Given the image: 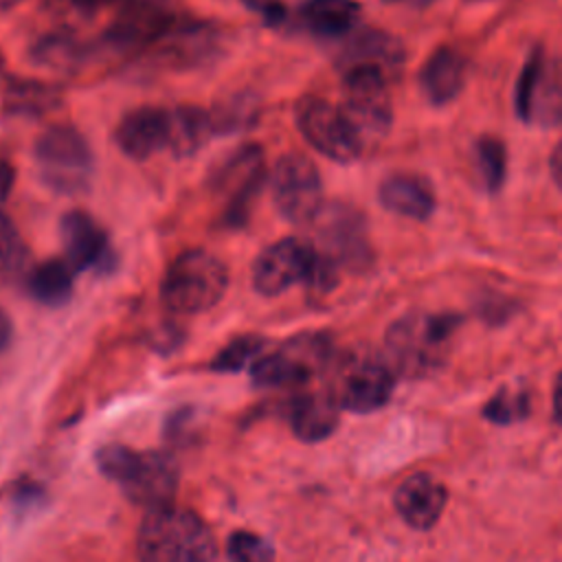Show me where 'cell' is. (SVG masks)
Returning <instances> with one entry per match:
<instances>
[{
    "label": "cell",
    "instance_id": "cell-7",
    "mask_svg": "<svg viewBox=\"0 0 562 562\" xmlns=\"http://www.w3.org/2000/svg\"><path fill=\"white\" fill-rule=\"evenodd\" d=\"M266 182V156L259 145H241L226 154L209 176V189L222 202V222L241 226Z\"/></svg>",
    "mask_w": 562,
    "mask_h": 562
},
{
    "label": "cell",
    "instance_id": "cell-2",
    "mask_svg": "<svg viewBox=\"0 0 562 562\" xmlns=\"http://www.w3.org/2000/svg\"><path fill=\"white\" fill-rule=\"evenodd\" d=\"M140 562H213L215 540L204 520L180 507L149 509L138 529Z\"/></svg>",
    "mask_w": 562,
    "mask_h": 562
},
{
    "label": "cell",
    "instance_id": "cell-31",
    "mask_svg": "<svg viewBox=\"0 0 562 562\" xmlns=\"http://www.w3.org/2000/svg\"><path fill=\"white\" fill-rule=\"evenodd\" d=\"M476 165L487 189H498L505 180L507 154L505 145L494 136H483L476 143Z\"/></svg>",
    "mask_w": 562,
    "mask_h": 562
},
{
    "label": "cell",
    "instance_id": "cell-16",
    "mask_svg": "<svg viewBox=\"0 0 562 562\" xmlns=\"http://www.w3.org/2000/svg\"><path fill=\"white\" fill-rule=\"evenodd\" d=\"M156 59L165 68H195L220 57L224 37L217 26L200 22H178L151 44Z\"/></svg>",
    "mask_w": 562,
    "mask_h": 562
},
{
    "label": "cell",
    "instance_id": "cell-3",
    "mask_svg": "<svg viewBox=\"0 0 562 562\" xmlns=\"http://www.w3.org/2000/svg\"><path fill=\"white\" fill-rule=\"evenodd\" d=\"M97 465L132 503L147 509L169 505L178 487V463L167 452H136L123 443H108L97 452Z\"/></svg>",
    "mask_w": 562,
    "mask_h": 562
},
{
    "label": "cell",
    "instance_id": "cell-10",
    "mask_svg": "<svg viewBox=\"0 0 562 562\" xmlns=\"http://www.w3.org/2000/svg\"><path fill=\"white\" fill-rule=\"evenodd\" d=\"M268 182L277 211L292 224H310L325 204L321 173L303 154L288 151L279 156Z\"/></svg>",
    "mask_w": 562,
    "mask_h": 562
},
{
    "label": "cell",
    "instance_id": "cell-19",
    "mask_svg": "<svg viewBox=\"0 0 562 562\" xmlns=\"http://www.w3.org/2000/svg\"><path fill=\"white\" fill-rule=\"evenodd\" d=\"M446 501V485L428 472H417L408 476L404 483H400L393 496L397 514L413 529H430L439 520Z\"/></svg>",
    "mask_w": 562,
    "mask_h": 562
},
{
    "label": "cell",
    "instance_id": "cell-1",
    "mask_svg": "<svg viewBox=\"0 0 562 562\" xmlns=\"http://www.w3.org/2000/svg\"><path fill=\"white\" fill-rule=\"evenodd\" d=\"M457 323L452 314H404L384 334V358L395 373L426 378L446 362Z\"/></svg>",
    "mask_w": 562,
    "mask_h": 562
},
{
    "label": "cell",
    "instance_id": "cell-41",
    "mask_svg": "<svg viewBox=\"0 0 562 562\" xmlns=\"http://www.w3.org/2000/svg\"><path fill=\"white\" fill-rule=\"evenodd\" d=\"M391 2H402V4H413V7H419V4H428L430 0H391Z\"/></svg>",
    "mask_w": 562,
    "mask_h": 562
},
{
    "label": "cell",
    "instance_id": "cell-12",
    "mask_svg": "<svg viewBox=\"0 0 562 562\" xmlns=\"http://www.w3.org/2000/svg\"><path fill=\"white\" fill-rule=\"evenodd\" d=\"M294 121L301 136L334 162H351L362 154V145L340 108L316 94H303L294 103Z\"/></svg>",
    "mask_w": 562,
    "mask_h": 562
},
{
    "label": "cell",
    "instance_id": "cell-25",
    "mask_svg": "<svg viewBox=\"0 0 562 562\" xmlns=\"http://www.w3.org/2000/svg\"><path fill=\"white\" fill-rule=\"evenodd\" d=\"M299 15L321 37H347L358 24L360 4L356 0H305Z\"/></svg>",
    "mask_w": 562,
    "mask_h": 562
},
{
    "label": "cell",
    "instance_id": "cell-23",
    "mask_svg": "<svg viewBox=\"0 0 562 562\" xmlns=\"http://www.w3.org/2000/svg\"><path fill=\"white\" fill-rule=\"evenodd\" d=\"M378 195L382 206L404 217L426 220L435 211V193L430 184L411 173L389 176L380 184Z\"/></svg>",
    "mask_w": 562,
    "mask_h": 562
},
{
    "label": "cell",
    "instance_id": "cell-8",
    "mask_svg": "<svg viewBox=\"0 0 562 562\" xmlns=\"http://www.w3.org/2000/svg\"><path fill=\"white\" fill-rule=\"evenodd\" d=\"M334 362L331 340L323 331H303L285 340L277 351L261 353L250 364L257 386H299L323 373Z\"/></svg>",
    "mask_w": 562,
    "mask_h": 562
},
{
    "label": "cell",
    "instance_id": "cell-26",
    "mask_svg": "<svg viewBox=\"0 0 562 562\" xmlns=\"http://www.w3.org/2000/svg\"><path fill=\"white\" fill-rule=\"evenodd\" d=\"M75 268L66 259H46L26 272L29 294L48 307L64 305L75 288Z\"/></svg>",
    "mask_w": 562,
    "mask_h": 562
},
{
    "label": "cell",
    "instance_id": "cell-13",
    "mask_svg": "<svg viewBox=\"0 0 562 562\" xmlns=\"http://www.w3.org/2000/svg\"><path fill=\"white\" fill-rule=\"evenodd\" d=\"M338 108L362 149L378 143L393 121L389 81L375 75H345Z\"/></svg>",
    "mask_w": 562,
    "mask_h": 562
},
{
    "label": "cell",
    "instance_id": "cell-11",
    "mask_svg": "<svg viewBox=\"0 0 562 562\" xmlns=\"http://www.w3.org/2000/svg\"><path fill=\"white\" fill-rule=\"evenodd\" d=\"M318 266V252L310 239L283 237L266 246L252 261L250 281L263 296H279L296 283L310 285Z\"/></svg>",
    "mask_w": 562,
    "mask_h": 562
},
{
    "label": "cell",
    "instance_id": "cell-30",
    "mask_svg": "<svg viewBox=\"0 0 562 562\" xmlns=\"http://www.w3.org/2000/svg\"><path fill=\"white\" fill-rule=\"evenodd\" d=\"M266 347V338L257 334H244L233 338L226 347L217 351V356L211 362V369L215 371H239L246 364H252Z\"/></svg>",
    "mask_w": 562,
    "mask_h": 562
},
{
    "label": "cell",
    "instance_id": "cell-22",
    "mask_svg": "<svg viewBox=\"0 0 562 562\" xmlns=\"http://www.w3.org/2000/svg\"><path fill=\"white\" fill-rule=\"evenodd\" d=\"M338 411L334 395L321 393H299L290 400V424L296 437L303 441H321L334 432L338 424Z\"/></svg>",
    "mask_w": 562,
    "mask_h": 562
},
{
    "label": "cell",
    "instance_id": "cell-20",
    "mask_svg": "<svg viewBox=\"0 0 562 562\" xmlns=\"http://www.w3.org/2000/svg\"><path fill=\"white\" fill-rule=\"evenodd\" d=\"M213 136L215 127L209 110L189 103L167 108V151L171 156L189 158Z\"/></svg>",
    "mask_w": 562,
    "mask_h": 562
},
{
    "label": "cell",
    "instance_id": "cell-29",
    "mask_svg": "<svg viewBox=\"0 0 562 562\" xmlns=\"http://www.w3.org/2000/svg\"><path fill=\"white\" fill-rule=\"evenodd\" d=\"M531 411L529 393L522 386H503L485 406L483 415L494 424H516Z\"/></svg>",
    "mask_w": 562,
    "mask_h": 562
},
{
    "label": "cell",
    "instance_id": "cell-28",
    "mask_svg": "<svg viewBox=\"0 0 562 562\" xmlns=\"http://www.w3.org/2000/svg\"><path fill=\"white\" fill-rule=\"evenodd\" d=\"M59 103V90L44 81L15 79L9 83L4 94V105L11 114L40 116Z\"/></svg>",
    "mask_w": 562,
    "mask_h": 562
},
{
    "label": "cell",
    "instance_id": "cell-33",
    "mask_svg": "<svg viewBox=\"0 0 562 562\" xmlns=\"http://www.w3.org/2000/svg\"><path fill=\"white\" fill-rule=\"evenodd\" d=\"M26 261V246L15 228V224L0 213V270L20 272Z\"/></svg>",
    "mask_w": 562,
    "mask_h": 562
},
{
    "label": "cell",
    "instance_id": "cell-36",
    "mask_svg": "<svg viewBox=\"0 0 562 562\" xmlns=\"http://www.w3.org/2000/svg\"><path fill=\"white\" fill-rule=\"evenodd\" d=\"M15 184V169L11 162L0 160V202H4L9 198V193L13 191Z\"/></svg>",
    "mask_w": 562,
    "mask_h": 562
},
{
    "label": "cell",
    "instance_id": "cell-27",
    "mask_svg": "<svg viewBox=\"0 0 562 562\" xmlns=\"http://www.w3.org/2000/svg\"><path fill=\"white\" fill-rule=\"evenodd\" d=\"M211 112L215 136L217 134H241L250 127L257 125L261 108H259V97L252 92H235L231 97L220 99Z\"/></svg>",
    "mask_w": 562,
    "mask_h": 562
},
{
    "label": "cell",
    "instance_id": "cell-32",
    "mask_svg": "<svg viewBox=\"0 0 562 562\" xmlns=\"http://www.w3.org/2000/svg\"><path fill=\"white\" fill-rule=\"evenodd\" d=\"M226 553L231 562H274L272 544L252 531H235L228 538Z\"/></svg>",
    "mask_w": 562,
    "mask_h": 562
},
{
    "label": "cell",
    "instance_id": "cell-4",
    "mask_svg": "<svg viewBox=\"0 0 562 562\" xmlns=\"http://www.w3.org/2000/svg\"><path fill=\"white\" fill-rule=\"evenodd\" d=\"M226 288V263L204 248H189L176 255L165 268L160 299L176 314H200L211 310L224 296Z\"/></svg>",
    "mask_w": 562,
    "mask_h": 562
},
{
    "label": "cell",
    "instance_id": "cell-21",
    "mask_svg": "<svg viewBox=\"0 0 562 562\" xmlns=\"http://www.w3.org/2000/svg\"><path fill=\"white\" fill-rule=\"evenodd\" d=\"M465 57L454 46H439L422 68L419 86L432 103H448L461 92L465 83Z\"/></svg>",
    "mask_w": 562,
    "mask_h": 562
},
{
    "label": "cell",
    "instance_id": "cell-39",
    "mask_svg": "<svg viewBox=\"0 0 562 562\" xmlns=\"http://www.w3.org/2000/svg\"><path fill=\"white\" fill-rule=\"evenodd\" d=\"M9 340H11V321H9V316L0 310V351L9 345Z\"/></svg>",
    "mask_w": 562,
    "mask_h": 562
},
{
    "label": "cell",
    "instance_id": "cell-17",
    "mask_svg": "<svg viewBox=\"0 0 562 562\" xmlns=\"http://www.w3.org/2000/svg\"><path fill=\"white\" fill-rule=\"evenodd\" d=\"M516 110L522 119L562 116V64H549L533 50L518 77Z\"/></svg>",
    "mask_w": 562,
    "mask_h": 562
},
{
    "label": "cell",
    "instance_id": "cell-6",
    "mask_svg": "<svg viewBox=\"0 0 562 562\" xmlns=\"http://www.w3.org/2000/svg\"><path fill=\"white\" fill-rule=\"evenodd\" d=\"M329 369V393L340 408L351 413H371L391 400L395 371L384 356L371 349H353L334 360Z\"/></svg>",
    "mask_w": 562,
    "mask_h": 562
},
{
    "label": "cell",
    "instance_id": "cell-9",
    "mask_svg": "<svg viewBox=\"0 0 562 562\" xmlns=\"http://www.w3.org/2000/svg\"><path fill=\"white\" fill-rule=\"evenodd\" d=\"M314 226V248L338 270H360L371 259L364 217L345 202L323 204L310 222Z\"/></svg>",
    "mask_w": 562,
    "mask_h": 562
},
{
    "label": "cell",
    "instance_id": "cell-34",
    "mask_svg": "<svg viewBox=\"0 0 562 562\" xmlns=\"http://www.w3.org/2000/svg\"><path fill=\"white\" fill-rule=\"evenodd\" d=\"M44 9L64 20H88L103 7H112V0H40Z\"/></svg>",
    "mask_w": 562,
    "mask_h": 562
},
{
    "label": "cell",
    "instance_id": "cell-5",
    "mask_svg": "<svg viewBox=\"0 0 562 562\" xmlns=\"http://www.w3.org/2000/svg\"><path fill=\"white\" fill-rule=\"evenodd\" d=\"M42 182L64 195L86 191L94 173V156L86 136L66 123L48 125L33 145Z\"/></svg>",
    "mask_w": 562,
    "mask_h": 562
},
{
    "label": "cell",
    "instance_id": "cell-38",
    "mask_svg": "<svg viewBox=\"0 0 562 562\" xmlns=\"http://www.w3.org/2000/svg\"><path fill=\"white\" fill-rule=\"evenodd\" d=\"M553 415H555V422L562 424V371L555 380V389H553Z\"/></svg>",
    "mask_w": 562,
    "mask_h": 562
},
{
    "label": "cell",
    "instance_id": "cell-35",
    "mask_svg": "<svg viewBox=\"0 0 562 562\" xmlns=\"http://www.w3.org/2000/svg\"><path fill=\"white\" fill-rule=\"evenodd\" d=\"M250 11L259 13L270 26H279L288 18L283 0H241Z\"/></svg>",
    "mask_w": 562,
    "mask_h": 562
},
{
    "label": "cell",
    "instance_id": "cell-40",
    "mask_svg": "<svg viewBox=\"0 0 562 562\" xmlns=\"http://www.w3.org/2000/svg\"><path fill=\"white\" fill-rule=\"evenodd\" d=\"M18 2H20V0H0V11H9V9H13Z\"/></svg>",
    "mask_w": 562,
    "mask_h": 562
},
{
    "label": "cell",
    "instance_id": "cell-24",
    "mask_svg": "<svg viewBox=\"0 0 562 562\" xmlns=\"http://www.w3.org/2000/svg\"><path fill=\"white\" fill-rule=\"evenodd\" d=\"M92 46L70 31H55L42 35L31 46L33 64L53 72H75L90 59Z\"/></svg>",
    "mask_w": 562,
    "mask_h": 562
},
{
    "label": "cell",
    "instance_id": "cell-15",
    "mask_svg": "<svg viewBox=\"0 0 562 562\" xmlns=\"http://www.w3.org/2000/svg\"><path fill=\"white\" fill-rule=\"evenodd\" d=\"M64 259L75 270H94L99 274L114 270V248L101 224L86 211L72 209L59 220Z\"/></svg>",
    "mask_w": 562,
    "mask_h": 562
},
{
    "label": "cell",
    "instance_id": "cell-14",
    "mask_svg": "<svg viewBox=\"0 0 562 562\" xmlns=\"http://www.w3.org/2000/svg\"><path fill=\"white\" fill-rule=\"evenodd\" d=\"M404 44L380 29H353L336 55V68L345 75H375L384 81L397 79L404 66Z\"/></svg>",
    "mask_w": 562,
    "mask_h": 562
},
{
    "label": "cell",
    "instance_id": "cell-18",
    "mask_svg": "<svg viewBox=\"0 0 562 562\" xmlns=\"http://www.w3.org/2000/svg\"><path fill=\"white\" fill-rule=\"evenodd\" d=\"M112 138L130 160H147L167 151V108L140 105L130 110L116 123Z\"/></svg>",
    "mask_w": 562,
    "mask_h": 562
},
{
    "label": "cell",
    "instance_id": "cell-37",
    "mask_svg": "<svg viewBox=\"0 0 562 562\" xmlns=\"http://www.w3.org/2000/svg\"><path fill=\"white\" fill-rule=\"evenodd\" d=\"M551 176H553V180H555V184L562 189V140L553 147V151H551Z\"/></svg>",
    "mask_w": 562,
    "mask_h": 562
}]
</instances>
